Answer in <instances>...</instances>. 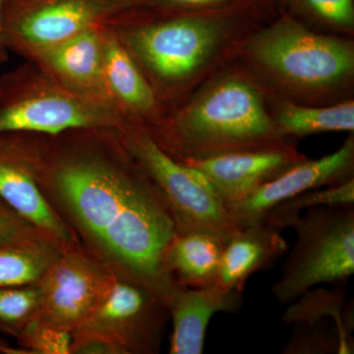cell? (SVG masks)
<instances>
[{
	"label": "cell",
	"mask_w": 354,
	"mask_h": 354,
	"mask_svg": "<svg viewBox=\"0 0 354 354\" xmlns=\"http://www.w3.org/2000/svg\"><path fill=\"white\" fill-rule=\"evenodd\" d=\"M102 111L67 95L48 94L22 100L0 111V134L39 132L59 134L104 122Z\"/></svg>",
	"instance_id": "4fadbf2b"
},
{
	"label": "cell",
	"mask_w": 354,
	"mask_h": 354,
	"mask_svg": "<svg viewBox=\"0 0 354 354\" xmlns=\"http://www.w3.org/2000/svg\"><path fill=\"white\" fill-rule=\"evenodd\" d=\"M234 10L191 11L144 26L133 32L130 43L156 75L167 80L186 78L208 62L220 41L227 16Z\"/></svg>",
	"instance_id": "8992f818"
},
{
	"label": "cell",
	"mask_w": 354,
	"mask_h": 354,
	"mask_svg": "<svg viewBox=\"0 0 354 354\" xmlns=\"http://www.w3.org/2000/svg\"><path fill=\"white\" fill-rule=\"evenodd\" d=\"M22 232L20 221L0 209V246L19 242Z\"/></svg>",
	"instance_id": "83f0119b"
},
{
	"label": "cell",
	"mask_w": 354,
	"mask_h": 354,
	"mask_svg": "<svg viewBox=\"0 0 354 354\" xmlns=\"http://www.w3.org/2000/svg\"><path fill=\"white\" fill-rule=\"evenodd\" d=\"M344 290L342 285L333 290H308L292 302L286 310L283 321L286 324H304L316 325L324 316L335 317L337 322L348 328L342 315L344 305Z\"/></svg>",
	"instance_id": "7402d4cb"
},
{
	"label": "cell",
	"mask_w": 354,
	"mask_h": 354,
	"mask_svg": "<svg viewBox=\"0 0 354 354\" xmlns=\"http://www.w3.org/2000/svg\"><path fill=\"white\" fill-rule=\"evenodd\" d=\"M354 140L349 137L335 152L318 160H300L225 205L239 228L262 225L274 207L306 191L353 178Z\"/></svg>",
	"instance_id": "52a82bcc"
},
{
	"label": "cell",
	"mask_w": 354,
	"mask_h": 354,
	"mask_svg": "<svg viewBox=\"0 0 354 354\" xmlns=\"http://www.w3.org/2000/svg\"><path fill=\"white\" fill-rule=\"evenodd\" d=\"M251 53L266 68L301 87L335 85L354 67L351 44L309 31L288 16L256 37Z\"/></svg>",
	"instance_id": "277c9868"
},
{
	"label": "cell",
	"mask_w": 354,
	"mask_h": 354,
	"mask_svg": "<svg viewBox=\"0 0 354 354\" xmlns=\"http://www.w3.org/2000/svg\"><path fill=\"white\" fill-rule=\"evenodd\" d=\"M288 251L281 230L271 225L239 228L225 242L216 285L243 292L249 278L272 267Z\"/></svg>",
	"instance_id": "5bb4252c"
},
{
	"label": "cell",
	"mask_w": 354,
	"mask_h": 354,
	"mask_svg": "<svg viewBox=\"0 0 354 354\" xmlns=\"http://www.w3.org/2000/svg\"><path fill=\"white\" fill-rule=\"evenodd\" d=\"M158 299L164 298L138 281L109 279L94 308L77 330L79 335L109 337L127 351H150L155 344Z\"/></svg>",
	"instance_id": "ba28073f"
},
{
	"label": "cell",
	"mask_w": 354,
	"mask_h": 354,
	"mask_svg": "<svg viewBox=\"0 0 354 354\" xmlns=\"http://www.w3.org/2000/svg\"><path fill=\"white\" fill-rule=\"evenodd\" d=\"M25 342L34 351L44 354L71 353L73 337L70 330L44 322L29 324Z\"/></svg>",
	"instance_id": "d4e9b609"
},
{
	"label": "cell",
	"mask_w": 354,
	"mask_h": 354,
	"mask_svg": "<svg viewBox=\"0 0 354 354\" xmlns=\"http://www.w3.org/2000/svg\"><path fill=\"white\" fill-rule=\"evenodd\" d=\"M354 205V179L326 187L301 193L288 201L281 203L268 214L266 225L281 230L290 227L302 212L319 206H348Z\"/></svg>",
	"instance_id": "ffe728a7"
},
{
	"label": "cell",
	"mask_w": 354,
	"mask_h": 354,
	"mask_svg": "<svg viewBox=\"0 0 354 354\" xmlns=\"http://www.w3.org/2000/svg\"><path fill=\"white\" fill-rule=\"evenodd\" d=\"M225 241L206 232L176 234L167 247L165 268L188 288L216 285Z\"/></svg>",
	"instance_id": "9a60e30c"
},
{
	"label": "cell",
	"mask_w": 354,
	"mask_h": 354,
	"mask_svg": "<svg viewBox=\"0 0 354 354\" xmlns=\"http://www.w3.org/2000/svg\"><path fill=\"white\" fill-rule=\"evenodd\" d=\"M57 181L83 227L134 279L167 300L176 283L165 255L177 232L162 194L95 162L64 165Z\"/></svg>",
	"instance_id": "6da1fadb"
},
{
	"label": "cell",
	"mask_w": 354,
	"mask_h": 354,
	"mask_svg": "<svg viewBox=\"0 0 354 354\" xmlns=\"http://www.w3.org/2000/svg\"><path fill=\"white\" fill-rule=\"evenodd\" d=\"M274 123L281 134L299 137L323 132H353V102H342L328 108H306L295 104H285Z\"/></svg>",
	"instance_id": "d6986e66"
},
{
	"label": "cell",
	"mask_w": 354,
	"mask_h": 354,
	"mask_svg": "<svg viewBox=\"0 0 354 354\" xmlns=\"http://www.w3.org/2000/svg\"><path fill=\"white\" fill-rule=\"evenodd\" d=\"M0 198L22 218L57 237L66 236L64 223L22 169L0 160Z\"/></svg>",
	"instance_id": "e0dca14e"
},
{
	"label": "cell",
	"mask_w": 354,
	"mask_h": 354,
	"mask_svg": "<svg viewBox=\"0 0 354 354\" xmlns=\"http://www.w3.org/2000/svg\"><path fill=\"white\" fill-rule=\"evenodd\" d=\"M108 279L85 258L65 255L41 277L37 312L44 322L77 330L94 308Z\"/></svg>",
	"instance_id": "9c48e42d"
},
{
	"label": "cell",
	"mask_w": 354,
	"mask_h": 354,
	"mask_svg": "<svg viewBox=\"0 0 354 354\" xmlns=\"http://www.w3.org/2000/svg\"><path fill=\"white\" fill-rule=\"evenodd\" d=\"M123 0H55L25 14L17 32L25 43L51 48L90 29L94 23L115 10Z\"/></svg>",
	"instance_id": "7c38bea8"
},
{
	"label": "cell",
	"mask_w": 354,
	"mask_h": 354,
	"mask_svg": "<svg viewBox=\"0 0 354 354\" xmlns=\"http://www.w3.org/2000/svg\"><path fill=\"white\" fill-rule=\"evenodd\" d=\"M245 1L249 2L251 1V0H245Z\"/></svg>",
	"instance_id": "4dcf8cb0"
},
{
	"label": "cell",
	"mask_w": 354,
	"mask_h": 354,
	"mask_svg": "<svg viewBox=\"0 0 354 354\" xmlns=\"http://www.w3.org/2000/svg\"><path fill=\"white\" fill-rule=\"evenodd\" d=\"M178 133L187 158L283 144L257 91L237 79L221 81L195 101Z\"/></svg>",
	"instance_id": "7a4b0ae2"
},
{
	"label": "cell",
	"mask_w": 354,
	"mask_h": 354,
	"mask_svg": "<svg viewBox=\"0 0 354 354\" xmlns=\"http://www.w3.org/2000/svg\"><path fill=\"white\" fill-rule=\"evenodd\" d=\"M243 304L242 291L218 285L188 288L177 283L167 300L172 319L171 354H202L207 328L220 312L235 313Z\"/></svg>",
	"instance_id": "8fae6325"
},
{
	"label": "cell",
	"mask_w": 354,
	"mask_h": 354,
	"mask_svg": "<svg viewBox=\"0 0 354 354\" xmlns=\"http://www.w3.org/2000/svg\"><path fill=\"white\" fill-rule=\"evenodd\" d=\"M304 158L292 147L281 144L189 158L181 162L203 172L227 205Z\"/></svg>",
	"instance_id": "30bf717a"
},
{
	"label": "cell",
	"mask_w": 354,
	"mask_h": 354,
	"mask_svg": "<svg viewBox=\"0 0 354 354\" xmlns=\"http://www.w3.org/2000/svg\"><path fill=\"white\" fill-rule=\"evenodd\" d=\"M135 151L171 209L177 234L206 232L225 242L239 230L199 169L177 162L147 135L135 142Z\"/></svg>",
	"instance_id": "5b68a950"
},
{
	"label": "cell",
	"mask_w": 354,
	"mask_h": 354,
	"mask_svg": "<svg viewBox=\"0 0 354 354\" xmlns=\"http://www.w3.org/2000/svg\"><path fill=\"white\" fill-rule=\"evenodd\" d=\"M74 353H127L128 351L120 342L97 335H79V341L73 342Z\"/></svg>",
	"instance_id": "484cf974"
},
{
	"label": "cell",
	"mask_w": 354,
	"mask_h": 354,
	"mask_svg": "<svg viewBox=\"0 0 354 354\" xmlns=\"http://www.w3.org/2000/svg\"><path fill=\"white\" fill-rule=\"evenodd\" d=\"M6 0H0V37H1V32H2V26H1V9L2 6H3L4 2H6Z\"/></svg>",
	"instance_id": "f1b7e54d"
},
{
	"label": "cell",
	"mask_w": 354,
	"mask_h": 354,
	"mask_svg": "<svg viewBox=\"0 0 354 354\" xmlns=\"http://www.w3.org/2000/svg\"><path fill=\"white\" fill-rule=\"evenodd\" d=\"M299 10L327 24L351 29L354 24V0H286Z\"/></svg>",
	"instance_id": "cb8c5ba5"
},
{
	"label": "cell",
	"mask_w": 354,
	"mask_h": 354,
	"mask_svg": "<svg viewBox=\"0 0 354 354\" xmlns=\"http://www.w3.org/2000/svg\"><path fill=\"white\" fill-rule=\"evenodd\" d=\"M290 227L297 241L271 286L279 302L292 304L316 286H341L353 276L354 205L310 208Z\"/></svg>",
	"instance_id": "3957f363"
},
{
	"label": "cell",
	"mask_w": 354,
	"mask_h": 354,
	"mask_svg": "<svg viewBox=\"0 0 354 354\" xmlns=\"http://www.w3.org/2000/svg\"><path fill=\"white\" fill-rule=\"evenodd\" d=\"M44 58L59 75L81 87H95L104 79L102 44L92 28L46 48Z\"/></svg>",
	"instance_id": "2e32d148"
},
{
	"label": "cell",
	"mask_w": 354,
	"mask_h": 354,
	"mask_svg": "<svg viewBox=\"0 0 354 354\" xmlns=\"http://www.w3.org/2000/svg\"><path fill=\"white\" fill-rule=\"evenodd\" d=\"M104 79L114 95L136 111H145L155 104L152 88L140 73L127 50L115 39L102 44Z\"/></svg>",
	"instance_id": "ac0fdd59"
},
{
	"label": "cell",
	"mask_w": 354,
	"mask_h": 354,
	"mask_svg": "<svg viewBox=\"0 0 354 354\" xmlns=\"http://www.w3.org/2000/svg\"><path fill=\"white\" fill-rule=\"evenodd\" d=\"M50 266V256L39 247L19 242L0 246V288L31 285Z\"/></svg>",
	"instance_id": "44dd1931"
},
{
	"label": "cell",
	"mask_w": 354,
	"mask_h": 354,
	"mask_svg": "<svg viewBox=\"0 0 354 354\" xmlns=\"http://www.w3.org/2000/svg\"><path fill=\"white\" fill-rule=\"evenodd\" d=\"M160 1L169 6L194 11V12L234 10V9L242 8L248 3L245 0H160Z\"/></svg>",
	"instance_id": "4316f807"
},
{
	"label": "cell",
	"mask_w": 354,
	"mask_h": 354,
	"mask_svg": "<svg viewBox=\"0 0 354 354\" xmlns=\"http://www.w3.org/2000/svg\"><path fill=\"white\" fill-rule=\"evenodd\" d=\"M38 288H0V322L17 326L27 322L39 308Z\"/></svg>",
	"instance_id": "603a6c76"
},
{
	"label": "cell",
	"mask_w": 354,
	"mask_h": 354,
	"mask_svg": "<svg viewBox=\"0 0 354 354\" xmlns=\"http://www.w3.org/2000/svg\"><path fill=\"white\" fill-rule=\"evenodd\" d=\"M7 351V348H4L3 346H1V344H0V351Z\"/></svg>",
	"instance_id": "f546056e"
}]
</instances>
